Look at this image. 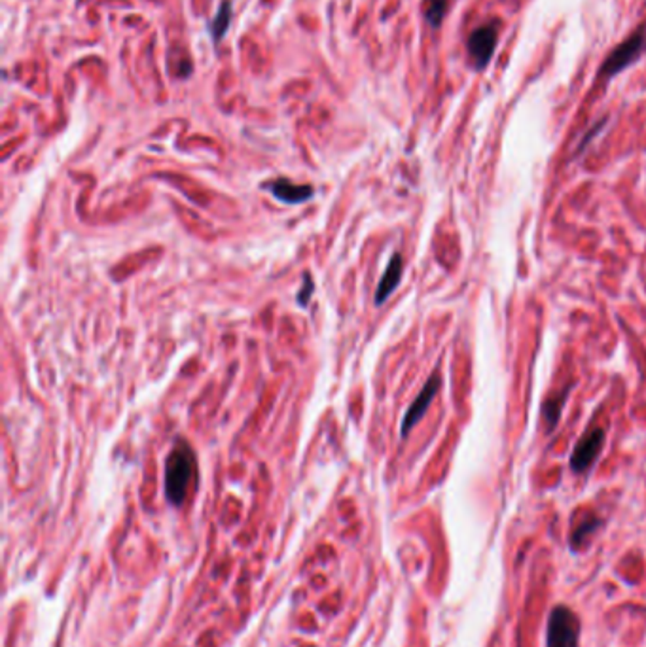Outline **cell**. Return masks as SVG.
<instances>
[{"instance_id": "11", "label": "cell", "mask_w": 646, "mask_h": 647, "mask_svg": "<svg viewBox=\"0 0 646 647\" xmlns=\"http://www.w3.org/2000/svg\"><path fill=\"white\" fill-rule=\"evenodd\" d=\"M233 17V4L232 0H222L220 8L216 11L215 19L210 21V34H212V38L215 42H220L224 36H226L227 28H230V23H232Z\"/></svg>"}, {"instance_id": "7", "label": "cell", "mask_w": 646, "mask_h": 647, "mask_svg": "<svg viewBox=\"0 0 646 647\" xmlns=\"http://www.w3.org/2000/svg\"><path fill=\"white\" fill-rule=\"evenodd\" d=\"M266 190H269L273 193V197L279 199L281 203L290 205L306 203V201L313 199V195H315V190L309 184L300 186V184H294V182L286 180V178H279V180L269 182V184H266Z\"/></svg>"}, {"instance_id": "9", "label": "cell", "mask_w": 646, "mask_h": 647, "mask_svg": "<svg viewBox=\"0 0 646 647\" xmlns=\"http://www.w3.org/2000/svg\"><path fill=\"white\" fill-rule=\"evenodd\" d=\"M571 392V388L561 390L559 394L554 396V398H548L544 401V406H542V418H544L546 424V433H550L551 430H556L557 423H559V417H561L563 406H565V400H567V394Z\"/></svg>"}, {"instance_id": "8", "label": "cell", "mask_w": 646, "mask_h": 647, "mask_svg": "<svg viewBox=\"0 0 646 647\" xmlns=\"http://www.w3.org/2000/svg\"><path fill=\"white\" fill-rule=\"evenodd\" d=\"M402 256L400 254H392L391 261H389L385 273L381 276L379 286L375 290V305H383L387 299L391 298V293L397 290L400 281H402Z\"/></svg>"}, {"instance_id": "5", "label": "cell", "mask_w": 646, "mask_h": 647, "mask_svg": "<svg viewBox=\"0 0 646 647\" xmlns=\"http://www.w3.org/2000/svg\"><path fill=\"white\" fill-rule=\"evenodd\" d=\"M605 439H607V433L603 428H593L584 433L574 447L573 455H571V469L574 473L588 472L596 464L597 456L601 455Z\"/></svg>"}, {"instance_id": "4", "label": "cell", "mask_w": 646, "mask_h": 647, "mask_svg": "<svg viewBox=\"0 0 646 647\" xmlns=\"http://www.w3.org/2000/svg\"><path fill=\"white\" fill-rule=\"evenodd\" d=\"M646 50V31H637L625 38L618 48H614L613 53L607 57V61L603 62L601 74L603 78H613L616 74H620L624 68H628L630 65L641 57L642 51Z\"/></svg>"}, {"instance_id": "12", "label": "cell", "mask_w": 646, "mask_h": 647, "mask_svg": "<svg viewBox=\"0 0 646 647\" xmlns=\"http://www.w3.org/2000/svg\"><path fill=\"white\" fill-rule=\"evenodd\" d=\"M448 11V0H425V19L432 28L442 25Z\"/></svg>"}, {"instance_id": "10", "label": "cell", "mask_w": 646, "mask_h": 647, "mask_svg": "<svg viewBox=\"0 0 646 647\" xmlns=\"http://www.w3.org/2000/svg\"><path fill=\"white\" fill-rule=\"evenodd\" d=\"M601 526V521L593 515H586L584 521L573 530V534H571V540H569V545L573 551H580L582 547L588 543L590 540V535H593L597 532V528Z\"/></svg>"}, {"instance_id": "1", "label": "cell", "mask_w": 646, "mask_h": 647, "mask_svg": "<svg viewBox=\"0 0 646 647\" xmlns=\"http://www.w3.org/2000/svg\"><path fill=\"white\" fill-rule=\"evenodd\" d=\"M195 473V455L192 447L178 439L165 462V496L173 506H182Z\"/></svg>"}, {"instance_id": "3", "label": "cell", "mask_w": 646, "mask_h": 647, "mask_svg": "<svg viewBox=\"0 0 646 647\" xmlns=\"http://www.w3.org/2000/svg\"><path fill=\"white\" fill-rule=\"evenodd\" d=\"M499 33L500 25L499 21H488L480 25L478 28L472 31V34L468 36L466 42V51L470 57L472 67L476 70H482L489 65L491 57L495 53L497 42H499Z\"/></svg>"}, {"instance_id": "6", "label": "cell", "mask_w": 646, "mask_h": 647, "mask_svg": "<svg viewBox=\"0 0 646 647\" xmlns=\"http://www.w3.org/2000/svg\"><path fill=\"white\" fill-rule=\"evenodd\" d=\"M440 386H442V375L438 371L432 373L431 377H429V381L425 383V386L421 388V392L414 400V403L409 406V409L406 411V415H404L402 426H400L402 437H408V433L415 428V424L425 417V413L429 411L432 400L436 398Z\"/></svg>"}, {"instance_id": "13", "label": "cell", "mask_w": 646, "mask_h": 647, "mask_svg": "<svg viewBox=\"0 0 646 647\" xmlns=\"http://www.w3.org/2000/svg\"><path fill=\"white\" fill-rule=\"evenodd\" d=\"M303 282H306V288H301L300 293H298V303L306 307V305L309 303V299H311V292H313V288H315V286H313V281H311V276H309V275H306Z\"/></svg>"}, {"instance_id": "2", "label": "cell", "mask_w": 646, "mask_h": 647, "mask_svg": "<svg viewBox=\"0 0 646 647\" xmlns=\"http://www.w3.org/2000/svg\"><path fill=\"white\" fill-rule=\"evenodd\" d=\"M580 619L567 606H556L548 617L546 647H578Z\"/></svg>"}]
</instances>
